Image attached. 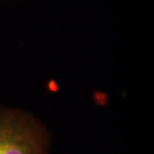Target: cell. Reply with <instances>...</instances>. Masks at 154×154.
Instances as JSON below:
<instances>
[{
    "label": "cell",
    "instance_id": "obj_1",
    "mask_svg": "<svg viewBox=\"0 0 154 154\" xmlns=\"http://www.w3.org/2000/svg\"><path fill=\"white\" fill-rule=\"evenodd\" d=\"M0 154H49L45 126L29 113L0 108Z\"/></svg>",
    "mask_w": 154,
    "mask_h": 154
}]
</instances>
